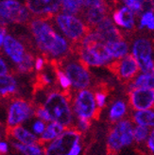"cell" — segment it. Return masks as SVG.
<instances>
[{"mask_svg":"<svg viewBox=\"0 0 154 155\" xmlns=\"http://www.w3.org/2000/svg\"><path fill=\"white\" fill-rule=\"evenodd\" d=\"M60 4L61 12L67 14L76 15L83 10L82 0H60Z\"/></svg>","mask_w":154,"mask_h":155,"instance_id":"27","label":"cell"},{"mask_svg":"<svg viewBox=\"0 0 154 155\" xmlns=\"http://www.w3.org/2000/svg\"><path fill=\"white\" fill-rule=\"evenodd\" d=\"M82 2H83V8H84V9H87V8L94 7V6H97V5L109 4L107 0H82Z\"/></svg>","mask_w":154,"mask_h":155,"instance_id":"38","label":"cell"},{"mask_svg":"<svg viewBox=\"0 0 154 155\" xmlns=\"http://www.w3.org/2000/svg\"><path fill=\"white\" fill-rule=\"evenodd\" d=\"M30 29L39 50L52 61H61L68 55L70 45L45 19L38 18L30 22Z\"/></svg>","mask_w":154,"mask_h":155,"instance_id":"1","label":"cell"},{"mask_svg":"<svg viewBox=\"0 0 154 155\" xmlns=\"http://www.w3.org/2000/svg\"><path fill=\"white\" fill-rule=\"evenodd\" d=\"M129 106L123 99H114L108 109V120L112 124L116 123L122 119L127 118L129 115Z\"/></svg>","mask_w":154,"mask_h":155,"instance_id":"18","label":"cell"},{"mask_svg":"<svg viewBox=\"0 0 154 155\" xmlns=\"http://www.w3.org/2000/svg\"><path fill=\"white\" fill-rule=\"evenodd\" d=\"M11 146L21 155H44V145L40 141L28 145L11 141Z\"/></svg>","mask_w":154,"mask_h":155,"instance_id":"24","label":"cell"},{"mask_svg":"<svg viewBox=\"0 0 154 155\" xmlns=\"http://www.w3.org/2000/svg\"><path fill=\"white\" fill-rule=\"evenodd\" d=\"M128 92L134 88H146L154 90V74L140 73L133 81L127 83Z\"/></svg>","mask_w":154,"mask_h":155,"instance_id":"23","label":"cell"},{"mask_svg":"<svg viewBox=\"0 0 154 155\" xmlns=\"http://www.w3.org/2000/svg\"><path fill=\"white\" fill-rule=\"evenodd\" d=\"M71 105L75 118H83L88 120L97 119L100 110L96 102L95 92L86 88L78 91H71Z\"/></svg>","mask_w":154,"mask_h":155,"instance_id":"4","label":"cell"},{"mask_svg":"<svg viewBox=\"0 0 154 155\" xmlns=\"http://www.w3.org/2000/svg\"><path fill=\"white\" fill-rule=\"evenodd\" d=\"M5 37H6V28H3L2 26H0V46L3 45Z\"/></svg>","mask_w":154,"mask_h":155,"instance_id":"42","label":"cell"},{"mask_svg":"<svg viewBox=\"0 0 154 155\" xmlns=\"http://www.w3.org/2000/svg\"><path fill=\"white\" fill-rule=\"evenodd\" d=\"M91 120L88 119H83V118H76L73 127L80 133L81 134H86L87 131L91 129Z\"/></svg>","mask_w":154,"mask_h":155,"instance_id":"35","label":"cell"},{"mask_svg":"<svg viewBox=\"0 0 154 155\" xmlns=\"http://www.w3.org/2000/svg\"><path fill=\"white\" fill-rule=\"evenodd\" d=\"M1 138H2V134H1V131H0V140H1Z\"/></svg>","mask_w":154,"mask_h":155,"instance_id":"43","label":"cell"},{"mask_svg":"<svg viewBox=\"0 0 154 155\" xmlns=\"http://www.w3.org/2000/svg\"><path fill=\"white\" fill-rule=\"evenodd\" d=\"M54 78H56L55 76H52L48 72H42L37 76V84H38V88H47L48 86L54 84L55 81H54Z\"/></svg>","mask_w":154,"mask_h":155,"instance_id":"32","label":"cell"},{"mask_svg":"<svg viewBox=\"0 0 154 155\" xmlns=\"http://www.w3.org/2000/svg\"><path fill=\"white\" fill-rule=\"evenodd\" d=\"M27 126L30 129V130H31L35 135L40 137L41 134L44 131L45 127H47V122L34 116V117L27 124Z\"/></svg>","mask_w":154,"mask_h":155,"instance_id":"31","label":"cell"},{"mask_svg":"<svg viewBox=\"0 0 154 155\" xmlns=\"http://www.w3.org/2000/svg\"><path fill=\"white\" fill-rule=\"evenodd\" d=\"M134 124L130 117L122 119L112 125L107 135V149L110 155H118L134 145Z\"/></svg>","mask_w":154,"mask_h":155,"instance_id":"3","label":"cell"},{"mask_svg":"<svg viewBox=\"0 0 154 155\" xmlns=\"http://www.w3.org/2000/svg\"><path fill=\"white\" fill-rule=\"evenodd\" d=\"M107 67L113 72L118 79L126 83L133 81L134 78L139 74V66L132 54H128L127 56L123 57L119 60L113 61Z\"/></svg>","mask_w":154,"mask_h":155,"instance_id":"11","label":"cell"},{"mask_svg":"<svg viewBox=\"0 0 154 155\" xmlns=\"http://www.w3.org/2000/svg\"><path fill=\"white\" fill-rule=\"evenodd\" d=\"M128 103L133 111L154 108V90L134 88L128 92Z\"/></svg>","mask_w":154,"mask_h":155,"instance_id":"12","label":"cell"},{"mask_svg":"<svg viewBox=\"0 0 154 155\" xmlns=\"http://www.w3.org/2000/svg\"><path fill=\"white\" fill-rule=\"evenodd\" d=\"M29 19V11L17 0H0V26L23 24Z\"/></svg>","mask_w":154,"mask_h":155,"instance_id":"9","label":"cell"},{"mask_svg":"<svg viewBox=\"0 0 154 155\" xmlns=\"http://www.w3.org/2000/svg\"><path fill=\"white\" fill-rule=\"evenodd\" d=\"M113 18L114 21V24L123 28H126L129 30H133L134 28V13L127 6L122 7L115 11L113 12Z\"/></svg>","mask_w":154,"mask_h":155,"instance_id":"19","label":"cell"},{"mask_svg":"<svg viewBox=\"0 0 154 155\" xmlns=\"http://www.w3.org/2000/svg\"><path fill=\"white\" fill-rule=\"evenodd\" d=\"M11 149V144L9 141L3 140L1 139L0 140V155H6L9 153Z\"/></svg>","mask_w":154,"mask_h":155,"instance_id":"39","label":"cell"},{"mask_svg":"<svg viewBox=\"0 0 154 155\" xmlns=\"http://www.w3.org/2000/svg\"><path fill=\"white\" fill-rule=\"evenodd\" d=\"M129 117L134 125H140L149 129L154 128V108L148 110L133 111Z\"/></svg>","mask_w":154,"mask_h":155,"instance_id":"21","label":"cell"},{"mask_svg":"<svg viewBox=\"0 0 154 155\" xmlns=\"http://www.w3.org/2000/svg\"><path fill=\"white\" fill-rule=\"evenodd\" d=\"M34 59L30 53L26 52L25 57L20 64H17V71L21 74H28L34 68Z\"/></svg>","mask_w":154,"mask_h":155,"instance_id":"30","label":"cell"},{"mask_svg":"<svg viewBox=\"0 0 154 155\" xmlns=\"http://www.w3.org/2000/svg\"><path fill=\"white\" fill-rule=\"evenodd\" d=\"M3 48L7 56L9 57L14 64H20L26 54V50L17 39L11 35H6L3 43Z\"/></svg>","mask_w":154,"mask_h":155,"instance_id":"15","label":"cell"},{"mask_svg":"<svg viewBox=\"0 0 154 155\" xmlns=\"http://www.w3.org/2000/svg\"><path fill=\"white\" fill-rule=\"evenodd\" d=\"M143 148H145L147 155H154V128L151 129L149 136Z\"/></svg>","mask_w":154,"mask_h":155,"instance_id":"37","label":"cell"},{"mask_svg":"<svg viewBox=\"0 0 154 155\" xmlns=\"http://www.w3.org/2000/svg\"><path fill=\"white\" fill-rule=\"evenodd\" d=\"M133 55L135 58L142 73L154 74L152 45L148 39L139 38L134 41L133 45Z\"/></svg>","mask_w":154,"mask_h":155,"instance_id":"10","label":"cell"},{"mask_svg":"<svg viewBox=\"0 0 154 155\" xmlns=\"http://www.w3.org/2000/svg\"><path fill=\"white\" fill-rule=\"evenodd\" d=\"M66 128L63 126L61 124L55 122V121H49L47 123V127L44 133L41 134L39 137V141L45 145L51 141H53L54 139H56L58 136H60L61 134L64 133V130Z\"/></svg>","mask_w":154,"mask_h":155,"instance_id":"22","label":"cell"},{"mask_svg":"<svg viewBox=\"0 0 154 155\" xmlns=\"http://www.w3.org/2000/svg\"><path fill=\"white\" fill-rule=\"evenodd\" d=\"M106 48L108 52L110 53V55L113 57V59L115 60H119L123 57H125L129 53V45L123 40L117 42L106 43Z\"/></svg>","mask_w":154,"mask_h":155,"instance_id":"25","label":"cell"},{"mask_svg":"<svg viewBox=\"0 0 154 155\" xmlns=\"http://www.w3.org/2000/svg\"><path fill=\"white\" fill-rule=\"evenodd\" d=\"M56 63L70 80L72 91L86 89L91 86L92 76L88 70V66L80 58L77 60H67L64 58Z\"/></svg>","mask_w":154,"mask_h":155,"instance_id":"5","label":"cell"},{"mask_svg":"<svg viewBox=\"0 0 154 155\" xmlns=\"http://www.w3.org/2000/svg\"><path fill=\"white\" fill-rule=\"evenodd\" d=\"M53 61V67L55 69V74H56V81L60 87V90L66 92V93H70L72 91V85H71V81L68 79V77L66 76V74L64 72V70L61 69L58 64L55 61Z\"/></svg>","mask_w":154,"mask_h":155,"instance_id":"26","label":"cell"},{"mask_svg":"<svg viewBox=\"0 0 154 155\" xmlns=\"http://www.w3.org/2000/svg\"><path fill=\"white\" fill-rule=\"evenodd\" d=\"M55 23L59 29L68 40L74 44L79 43L91 28L79 17L67 13H57Z\"/></svg>","mask_w":154,"mask_h":155,"instance_id":"7","label":"cell"},{"mask_svg":"<svg viewBox=\"0 0 154 155\" xmlns=\"http://www.w3.org/2000/svg\"><path fill=\"white\" fill-rule=\"evenodd\" d=\"M70 93L60 89L49 90L39 104L47 110L51 121L58 122L65 128L73 127L76 119L72 111Z\"/></svg>","mask_w":154,"mask_h":155,"instance_id":"2","label":"cell"},{"mask_svg":"<svg viewBox=\"0 0 154 155\" xmlns=\"http://www.w3.org/2000/svg\"><path fill=\"white\" fill-rule=\"evenodd\" d=\"M28 10L42 19H48L56 15L61 9L60 0H27Z\"/></svg>","mask_w":154,"mask_h":155,"instance_id":"13","label":"cell"},{"mask_svg":"<svg viewBox=\"0 0 154 155\" xmlns=\"http://www.w3.org/2000/svg\"><path fill=\"white\" fill-rule=\"evenodd\" d=\"M35 114V105L24 98H13L7 110L6 124L8 129L27 125Z\"/></svg>","mask_w":154,"mask_h":155,"instance_id":"6","label":"cell"},{"mask_svg":"<svg viewBox=\"0 0 154 155\" xmlns=\"http://www.w3.org/2000/svg\"><path fill=\"white\" fill-rule=\"evenodd\" d=\"M123 1L130 11L137 15H140L146 8L149 9V5L153 6L152 0H123Z\"/></svg>","mask_w":154,"mask_h":155,"instance_id":"29","label":"cell"},{"mask_svg":"<svg viewBox=\"0 0 154 155\" xmlns=\"http://www.w3.org/2000/svg\"><path fill=\"white\" fill-rule=\"evenodd\" d=\"M81 141L80 133L74 127L66 128L60 136L44 145V155H69L74 147Z\"/></svg>","mask_w":154,"mask_h":155,"instance_id":"8","label":"cell"},{"mask_svg":"<svg viewBox=\"0 0 154 155\" xmlns=\"http://www.w3.org/2000/svg\"><path fill=\"white\" fill-rule=\"evenodd\" d=\"M9 72H10L9 65L7 64V63L3 58L0 57V75L9 74Z\"/></svg>","mask_w":154,"mask_h":155,"instance_id":"41","label":"cell"},{"mask_svg":"<svg viewBox=\"0 0 154 155\" xmlns=\"http://www.w3.org/2000/svg\"><path fill=\"white\" fill-rule=\"evenodd\" d=\"M95 98L98 109L101 111L106 107L108 103V92L102 87L98 88L97 90L95 91Z\"/></svg>","mask_w":154,"mask_h":155,"instance_id":"34","label":"cell"},{"mask_svg":"<svg viewBox=\"0 0 154 155\" xmlns=\"http://www.w3.org/2000/svg\"><path fill=\"white\" fill-rule=\"evenodd\" d=\"M94 30L100 35L105 43L123 40V35L120 32V30L115 27V24H113V21L108 17L99 23L96 28H94Z\"/></svg>","mask_w":154,"mask_h":155,"instance_id":"14","label":"cell"},{"mask_svg":"<svg viewBox=\"0 0 154 155\" xmlns=\"http://www.w3.org/2000/svg\"><path fill=\"white\" fill-rule=\"evenodd\" d=\"M109 10H110L109 4L97 5V6L84 9L83 18H84V21H85V24L91 29L92 28H96L103 19L107 17Z\"/></svg>","mask_w":154,"mask_h":155,"instance_id":"16","label":"cell"},{"mask_svg":"<svg viewBox=\"0 0 154 155\" xmlns=\"http://www.w3.org/2000/svg\"><path fill=\"white\" fill-rule=\"evenodd\" d=\"M8 135H9L11 141H15L25 145L39 142V137L35 135L27 125L16 126L14 128L9 129Z\"/></svg>","mask_w":154,"mask_h":155,"instance_id":"17","label":"cell"},{"mask_svg":"<svg viewBox=\"0 0 154 155\" xmlns=\"http://www.w3.org/2000/svg\"><path fill=\"white\" fill-rule=\"evenodd\" d=\"M145 27H147L150 30H154V13L151 10L146 11L141 15L139 28H144Z\"/></svg>","mask_w":154,"mask_h":155,"instance_id":"33","label":"cell"},{"mask_svg":"<svg viewBox=\"0 0 154 155\" xmlns=\"http://www.w3.org/2000/svg\"><path fill=\"white\" fill-rule=\"evenodd\" d=\"M19 83L13 75H0V97H9L18 92Z\"/></svg>","mask_w":154,"mask_h":155,"instance_id":"20","label":"cell"},{"mask_svg":"<svg viewBox=\"0 0 154 155\" xmlns=\"http://www.w3.org/2000/svg\"><path fill=\"white\" fill-rule=\"evenodd\" d=\"M34 115H35V117L39 118L41 120H44L47 123L51 121L48 113L42 105H35V114Z\"/></svg>","mask_w":154,"mask_h":155,"instance_id":"36","label":"cell"},{"mask_svg":"<svg viewBox=\"0 0 154 155\" xmlns=\"http://www.w3.org/2000/svg\"><path fill=\"white\" fill-rule=\"evenodd\" d=\"M34 68H35V70L38 72L43 71L44 68V59H43L41 57L37 58L34 61Z\"/></svg>","mask_w":154,"mask_h":155,"instance_id":"40","label":"cell"},{"mask_svg":"<svg viewBox=\"0 0 154 155\" xmlns=\"http://www.w3.org/2000/svg\"><path fill=\"white\" fill-rule=\"evenodd\" d=\"M150 130H151V129H149V128L140 126V125H134V127H133L134 144L138 147H142L143 148L149 136Z\"/></svg>","mask_w":154,"mask_h":155,"instance_id":"28","label":"cell"}]
</instances>
